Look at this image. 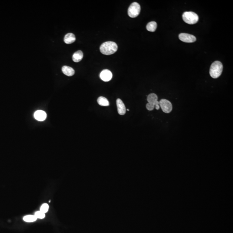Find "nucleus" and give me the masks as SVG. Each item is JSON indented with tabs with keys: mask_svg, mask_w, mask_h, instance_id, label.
Returning <instances> with one entry per match:
<instances>
[{
	"mask_svg": "<svg viewBox=\"0 0 233 233\" xmlns=\"http://www.w3.org/2000/svg\"><path fill=\"white\" fill-rule=\"evenodd\" d=\"M182 18L184 22L189 24H195L198 22L199 20L198 15L193 12H184Z\"/></svg>",
	"mask_w": 233,
	"mask_h": 233,
	"instance_id": "3",
	"label": "nucleus"
},
{
	"mask_svg": "<svg viewBox=\"0 0 233 233\" xmlns=\"http://www.w3.org/2000/svg\"><path fill=\"white\" fill-rule=\"evenodd\" d=\"M76 40V37L73 33H69L65 35L64 38L65 43L67 44L74 43Z\"/></svg>",
	"mask_w": 233,
	"mask_h": 233,
	"instance_id": "12",
	"label": "nucleus"
},
{
	"mask_svg": "<svg viewBox=\"0 0 233 233\" xmlns=\"http://www.w3.org/2000/svg\"><path fill=\"white\" fill-rule=\"evenodd\" d=\"M62 71L64 74L68 77L72 76L75 74V71L74 69L67 66H64L62 68Z\"/></svg>",
	"mask_w": 233,
	"mask_h": 233,
	"instance_id": "11",
	"label": "nucleus"
},
{
	"mask_svg": "<svg viewBox=\"0 0 233 233\" xmlns=\"http://www.w3.org/2000/svg\"><path fill=\"white\" fill-rule=\"evenodd\" d=\"M34 215L37 218V219H41L44 218L45 217V214L40 210L35 212Z\"/></svg>",
	"mask_w": 233,
	"mask_h": 233,
	"instance_id": "17",
	"label": "nucleus"
},
{
	"mask_svg": "<svg viewBox=\"0 0 233 233\" xmlns=\"http://www.w3.org/2000/svg\"><path fill=\"white\" fill-rule=\"evenodd\" d=\"M84 56V54L81 51H78L73 54L72 59L75 62H79L82 60Z\"/></svg>",
	"mask_w": 233,
	"mask_h": 233,
	"instance_id": "13",
	"label": "nucleus"
},
{
	"mask_svg": "<svg viewBox=\"0 0 233 233\" xmlns=\"http://www.w3.org/2000/svg\"><path fill=\"white\" fill-rule=\"evenodd\" d=\"M118 47L113 41H106L102 43L100 47V51L105 55H111L116 52Z\"/></svg>",
	"mask_w": 233,
	"mask_h": 233,
	"instance_id": "1",
	"label": "nucleus"
},
{
	"mask_svg": "<svg viewBox=\"0 0 233 233\" xmlns=\"http://www.w3.org/2000/svg\"><path fill=\"white\" fill-rule=\"evenodd\" d=\"M157 24L154 21L149 22L148 23L146 26V29L149 32H154L156 29Z\"/></svg>",
	"mask_w": 233,
	"mask_h": 233,
	"instance_id": "14",
	"label": "nucleus"
},
{
	"mask_svg": "<svg viewBox=\"0 0 233 233\" xmlns=\"http://www.w3.org/2000/svg\"><path fill=\"white\" fill-rule=\"evenodd\" d=\"M223 71V65L221 62L215 61L213 63L210 68V75L213 78L219 77Z\"/></svg>",
	"mask_w": 233,
	"mask_h": 233,
	"instance_id": "2",
	"label": "nucleus"
},
{
	"mask_svg": "<svg viewBox=\"0 0 233 233\" xmlns=\"http://www.w3.org/2000/svg\"><path fill=\"white\" fill-rule=\"evenodd\" d=\"M160 107L162 108L163 112L166 113H169L172 110V105L171 102L166 99H161L159 102Z\"/></svg>",
	"mask_w": 233,
	"mask_h": 233,
	"instance_id": "5",
	"label": "nucleus"
},
{
	"mask_svg": "<svg viewBox=\"0 0 233 233\" xmlns=\"http://www.w3.org/2000/svg\"><path fill=\"white\" fill-rule=\"evenodd\" d=\"M179 38L181 41L186 43H192L196 40L195 36L187 33H181L179 35Z\"/></svg>",
	"mask_w": 233,
	"mask_h": 233,
	"instance_id": "6",
	"label": "nucleus"
},
{
	"mask_svg": "<svg viewBox=\"0 0 233 233\" xmlns=\"http://www.w3.org/2000/svg\"><path fill=\"white\" fill-rule=\"evenodd\" d=\"M97 102L99 105L102 106H108L109 105V102H108V99L105 98V97H99L97 99Z\"/></svg>",
	"mask_w": 233,
	"mask_h": 233,
	"instance_id": "15",
	"label": "nucleus"
},
{
	"mask_svg": "<svg viewBox=\"0 0 233 233\" xmlns=\"http://www.w3.org/2000/svg\"><path fill=\"white\" fill-rule=\"evenodd\" d=\"M34 117L37 120L40 121H44L46 118V113L42 110H38L34 113Z\"/></svg>",
	"mask_w": 233,
	"mask_h": 233,
	"instance_id": "9",
	"label": "nucleus"
},
{
	"mask_svg": "<svg viewBox=\"0 0 233 233\" xmlns=\"http://www.w3.org/2000/svg\"><path fill=\"white\" fill-rule=\"evenodd\" d=\"M126 110H127V111H129V110L128 109H126Z\"/></svg>",
	"mask_w": 233,
	"mask_h": 233,
	"instance_id": "20",
	"label": "nucleus"
},
{
	"mask_svg": "<svg viewBox=\"0 0 233 233\" xmlns=\"http://www.w3.org/2000/svg\"><path fill=\"white\" fill-rule=\"evenodd\" d=\"M37 219V218L35 215H26L23 218V221L27 222H32L36 221Z\"/></svg>",
	"mask_w": 233,
	"mask_h": 233,
	"instance_id": "16",
	"label": "nucleus"
},
{
	"mask_svg": "<svg viewBox=\"0 0 233 233\" xmlns=\"http://www.w3.org/2000/svg\"><path fill=\"white\" fill-rule=\"evenodd\" d=\"M100 77L103 81H109L112 78V73L108 70H103L100 73Z\"/></svg>",
	"mask_w": 233,
	"mask_h": 233,
	"instance_id": "7",
	"label": "nucleus"
},
{
	"mask_svg": "<svg viewBox=\"0 0 233 233\" xmlns=\"http://www.w3.org/2000/svg\"><path fill=\"white\" fill-rule=\"evenodd\" d=\"M116 104L118 114L120 115H124L126 112V108L122 100L120 99H117L116 101Z\"/></svg>",
	"mask_w": 233,
	"mask_h": 233,
	"instance_id": "8",
	"label": "nucleus"
},
{
	"mask_svg": "<svg viewBox=\"0 0 233 233\" xmlns=\"http://www.w3.org/2000/svg\"><path fill=\"white\" fill-rule=\"evenodd\" d=\"M49 208V205L47 203H44V204H42L41 205L40 208V211L45 214L48 212Z\"/></svg>",
	"mask_w": 233,
	"mask_h": 233,
	"instance_id": "18",
	"label": "nucleus"
},
{
	"mask_svg": "<svg viewBox=\"0 0 233 233\" xmlns=\"http://www.w3.org/2000/svg\"><path fill=\"white\" fill-rule=\"evenodd\" d=\"M158 96L156 94L151 93L148 96L147 100L149 103L155 106L157 104H159V101H158Z\"/></svg>",
	"mask_w": 233,
	"mask_h": 233,
	"instance_id": "10",
	"label": "nucleus"
},
{
	"mask_svg": "<svg viewBox=\"0 0 233 233\" xmlns=\"http://www.w3.org/2000/svg\"><path fill=\"white\" fill-rule=\"evenodd\" d=\"M146 108L149 111H153L155 108V106L153 105L148 103L146 105Z\"/></svg>",
	"mask_w": 233,
	"mask_h": 233,
	"instance_id": "19",
	"label": "nucleus"
},
{
	"mask_svg": "<svg viewBox=\"0 0 233 233\" xmlns=\"http://www.w3.org/2000/svg\"><path fill=\"white\" fill-rule=\"evenodd\" d=\"M140 6L137 2H133L130 6L128 10L129 16L131 18L137 17L140 12Z\"/></svg>",
	"mask_w": 233,
	"mask_h": 233,
	"instance_id": "4",
	"label": "nucleus"
}]
</instances>
